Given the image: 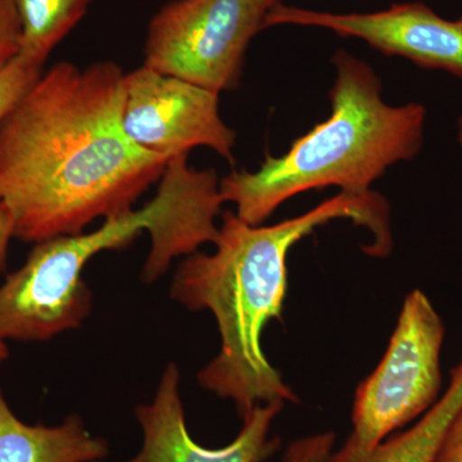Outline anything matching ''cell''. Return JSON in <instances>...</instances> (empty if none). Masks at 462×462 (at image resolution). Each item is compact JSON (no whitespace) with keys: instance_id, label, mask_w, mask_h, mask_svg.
Here are the masks:
<instances>
[{"instance_id":"1","label":"cell","mask_w":462,"mask_h":462,"mask_svg":"<svg viewBox=\"0 0 462 462\" xmlns=\"http://www.w3.org/2000/svg\"><path fill=\"white\" fill-rule=\"evenodd\" d=\"M125 72L114 60L58 62L0 121V200L14 238L75 236L132 211L171 158L145 151L121 124Z\"/></svg>"},{"instance_id":"2","label":"cell","mask_w":462,"mask_h":462,"mask_svg":"<svg viewBox=\"0 0 462 462\" xmlns=\"http://www.w3.org/2000/svg\"><path fill=\"white\" fill-rule=\"evenodd\" d=\"M339 218L373 234L367 254L392 248L389 207L379 194L340 191L306 214L263 226L224 212L214 254H189L176 270L171 297L191 311L208 310L221 337L218 355L199 374L200 387L236 404L242 418L260 404L296 403L293 389L263 354L266 325L281 320L288 291L287 258L300 240Z\"/></svg>"},{"instance_id":"3","label":"cell","mask_w":462,"mask_h":462,"mask_svg":"<svg viewBox=\"0 0 462 462\" xmlns=\"http://www.w3.org/2000/svg\"><path fill=\"white\" fill-rule=\"evenodd\" d=\"M188 156L167 162L156 197L143 208L106 218L90 233L36 243L26 263L0 285V338L38 342L78 329L91 310L84 267L99 252L129 245L143 230L151 236L142 273L149 282L165 273L173 258L215 243L216 217L225 203L220 179L215 170L190 167Z\"/></svg>"},{"instance_id":"4","label":"cell","mask_w":462,"mask_h":462,"mask_svg":"<svg viewBox=\"0 0 462 462\" xmlns=\"http://www.w3.org/2000/svg\"><path fill=\"white\" fill-rule=\"evenodd\" d=\"M336 81L329 118L266 158L256 171H234L220 181L225 203L249 225H261L287 200L307 190L338 187L372 193L389 167L412 160L424 141L427 111L419 103L388 105L375 71L345 50L333 56Z\"/></svg>"},{"instance_id":"5","label":"cell","mask_w":462,"mask_h":462,"mask_svg":"<svg viewBox=\"0 0 462 462\" xmlns=\"http://www.w3.org/2000/svg\"><path fill=\"white\" fill-rule=\"evenodd\" d=\"M282 0H171L149 21L142 66L214 93L236 89L249 44Z\"/></svg>"},{"instance_id":"6","label":"cell","mask_w":462,"mask_h":462,"mask_svg":"<svg viewBox=\"0 0 462 462\" xmlns=\"http://www.w3.org/2000/svg\"><path fill=\"white\" fill-rule=\"evenodd\" d=\"M445 325L424 291L404 300L384 357L358 385L346 445L369 451L437 402Z\"/></svg>"},{"instance_id":"7","label":"cell","mask_w":462,"mask_h":462,"mask_svg":"<svg viewBox=\"0 0 462 462\" xmlns=\"http://www.w3.org/2000/svg\"><path fill=\"white\" fill-rule=\"evenodd\" d=\"M218 96L142 66L125 72L121 124L130 141L158 156L206 147L233 161L236 133L221 117Z\"/></svg>"},{"instance_id":"8","label":"cell","mask_w":462,"mask_h":462,"mask_svg":"<svg viewBox=\"0 0 462 462\" xmlns=\"http://www.w3.org/2000/svg\"><path fill=\"white\" fill-rule=\"evenodd\" d=\"M320 27L360 39L388 56H398L427 69H443L462 79V23L438 16L424 3H397L372 14H331L279 3L267 27Z\"/></svg>"},{"instance_id":"9","label":"cell","mask_w":462,"mask_h":462,"mask_svg":"<svg viewBox=\"0 0 462 462\" xmlns=\"http://www.w3.org/2000/svg\"><path fill=\"white\" fill-rule=\"evenodd\" d=\"M179 380L178 367L170 364L154 400L136 409L143 446L138 455L125 462H264L278 451L281 439L270 436V430L285 402L275 401L254 407L243 418L242 430L233 442L221 448H207L188 430Z\"/></svg>"},{"instance_id":"10","label":"cell","mask_w":462,"mask_h":462,"mask_svg":"<svg viewBox=\"0 0 462 462\" xmlns=\"http://www.w3.org/2000/svg\"><path fill=\"white\" fill-rule=\"evenodd\" d=\"M107 455V442L91 436L80 416L57 427L27 425L0 389V462H100Z\"/></svg>"},{"instance_id":"11","label":"cell","mask_w":462,"mask_h":462,"mask_svg":"<svg viewBox=\"0 0 462 462\" xmlns=\"http://www.w3.org/2000/svg\"><path fill=\"white\" fill-rule=\"evenodd\" d=\"M461 407L462 361L452 370L446 393L411 430L383 440L369 451H358L345 443L324 462H436L443 437Z\"/></svg>"},{"instance_id":"12","label":"cell","mask_w":462,"mask_h":462,"mask_svg":"<svg viewBox=\"0 0 462 462\" xmlns=\"http://www.w3.org/2000/svg\"><path fill=\"white\" fill-rule=\"evenodd\" d=\"M23 26L20 57L44 66L51 51L83 21L93 0H11Z\"/></svg>"},{"instance_id":"13","label":"cell","mask_w":462,"mask_h":462,"mask_svg":"<svg viewBox=\"0 0 462 462\" xmlns=\"http://www.w3.org/2000/svg\"><path fill=\"white\" fill-rule=\"evenodd\" d=\"M42 74V67L33 65L20 56L5 71L0 72V121L25 96Z\"/></svg>"},{"instance_id":"14","label":"cell","mask_w":462,"mask_h":462,"mask_svg":"<svg viewBox=\"0 0 462 462\" xmlns=\"http://www.w3.org/2000/svg\"><path fill=\"white\" fill-rule=\"evenodd\" d=\"M23 42V26L11 0H0V72L18 56Z\"/></svg>"},{"instance_id":"15","label":"cell","mask_w":462,"mask_h":462,"mask_svg":"<svg viewBox=\"0 0 462 462\" xmlns=\"http://www.w3.org/2000/svg\"><path fill=\"white\" fill-rule=\"evenodd\" d=\"M336 436L331 431L294 440L282 455V462H324L333 452Z\"/></svg>"},{"instance_id":"16","label":"cell","mask_w":462,"mask_h":462,"mask_svg":"<svg viewBox=\"0 0 462 462\" xmlns=\"http://www.w3.org/2000/svg\"><path fill=\"white\" fill-rule=\"evenodd\" d=\"M436 462H462V407L443 437Z\"/></svg>"},{"instance_id":"17","label":"cell","mask_w":462,"mask_h":462,"mask_svg":"<svg viewBox=\"0 0 462 462\" xmlns=\"http://www.w3.org/2000/svg\"><path fill=\"white\" fill-rule=\"evenodd\" d=\"M12 238H14V218L7 207L0 200V273L5 270L8 245Z\"/></svg>"},{"instance_id":"18","label":"cell","mask_w":462,"mask_h":462,"mask_svg":"<svg viewBox=\"0 0 462 462\" xmlns=\"http://www.w3.org/2000/svg\"><path fill=\"white\" fill-rule=\"evenodd\" d=\"M8 357V348L7 345H5V340L0 338V364L3 363V361L7 360Z\"/></svg>"},{"instance_id":"19","label":"cell","mask_w":462,"mask_h":462,"mask_svg":"<svg viewBox=\"0 0 462 462\" xmlns=\"http://www.w3.org/2000/svg\"><path fill=\"white\" fill-rule=\"evenodd\" d=\"M457 138H458V142H460V144L462 145V117L460 118V121H458Z\"/></svg>"},{"instance_id":"20","label":"cell","mask_w":462,"mask_h":462,"mask_svg":"<svg viewBox=\"0 0 462 462\" xmlns=\"http://www.w3.org/2000/svg\"><path fill=\"white\" fill-rule=\"evenodd\" d=\"M458 20H460V23H462V16L460 18H458Z\"/></svg>"}]
</instances>
